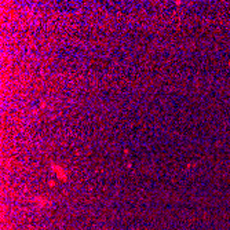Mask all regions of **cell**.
<instances>
[{"label":"cell","instance_id":"6da1fadb","mask_svg":"<svg viewBox=\"0 0 230 230\" xmlns=\"http://www.w3.org/2000/svg\"><path fill=\"white\" fill-rule=\"evenodd\" d=\"M51 170L55 172V175L58 176L60 179H66L68 178V172H66V170L62 167V166H60V164H57V163H52L51 164Z\"/></svg>","mask_w":230,"mask_h":230}]
</instances>
